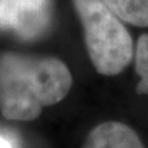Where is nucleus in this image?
Returning a JSON list of instances; mask_svg holds the SVG:
<instances>
[{
	"label": "nucleus",
	"mask_w": 148,
	"mask_h": 148,
	"mask_svg": "<svg viewBox=\"0 0 148 148\" xmlns=\"http://www.w3.org/2000/svg\"><path fill=\"white\" fill-rule=\"evenodd\" d=\"M71 81L59 59L4 53L0 56V112L7 119L32 121L44 107L64 99Z\"/></svg>",
	"instance_id": "nucleus-1"
},
{
	"label": "nucleus",
	"mask_w": 148,
	"mask_h": 148,
	"mask_svg": "<svg viewBox=\"0 0 148 148\" xmlns=\"http://www.w3.org/2000/svg\"><path fill=\"white\" fill-rule=\"evenodd\" d=\"M71 1L95 69L104 75L119 74L133 58V41L125 25L100 0Z\"/></svg>",
	"instance_id": "nucleus-2"
},
{
	"label": "nucleus",
	"mask_w": 148,
	"mask_h": 148,
	"mask_svg": "<svg viewBox=\"0 0 148 148\" xmlns=\"http://www.w3.org/2000/svg\"><path fill=\"white\" fill-rule=\"evenodd\" d=\"M52 0H0V29L32 40L51 25Z\"/></svg>",
	"instance_id": "nucleus-3"
},
{
	"label": "nucleus",
	"mask_w": 148,
	"mask_h": 148,
	"mask_svg": "<svg viewBox=\"0 0 148 148\" xmlns=\"http://www.w3.org/2000/svg\"><path fill=\"white\" fill-rule=\"evenodd\" d=\"M82 148H143V144L125 123L104 122L90 130Z\"/></svg>",
	"instance_id": "nucleus-4"
},
{
	"label": "nucleus",
	"mask_w": 148,
	"mask_h": 148,
	"mask_svg": "<svg viewBox=\"0 0 148 148\" xmlns=\"http://www.w3.org/2000/svg\"><path fill=\"white\" fill-rule=\"evenodd\" d=\"M121 21L138 27L148 26V0H100Z\"/></svg>",
	"instance_id": "nucleus-5"
},
{
	"label": "nucleus",
	"mask_w": 148,
	"mask_h": 148,
	"mask_svg": "<svg viewBox=\"0 0 148 148\" xmlns=\"http://www.w3.org/2000/svg\"><path fill=\"white\" fill-rule=\"evenodd\" d=\"M136 71L140 75L137 92L143 95H148V34H143L137 41Z\"/></svg>",
	"instance_id": "nucleus-6"
},
{
	"label": "nucleus",
	"mask_w": 148,
	"mask_h": 148,
	"mask_svg": "<svg viewBox=\"0 0 148 148\" xmlns=\"http://www.w3.org/2000/svg\"><path fill=\"white\" fill-rule=\"evenodd\" d=\"M0 148H12V147H11V144L5 138H3L0 136Z\"/></svg>",
	"instance_id": "nucleus-7"
}]
</instances>
